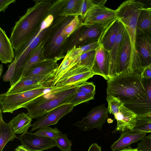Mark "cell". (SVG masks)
Here are the masks:
<instances>
[{
	"mask_svg": "<svg viewBox=\"0 0 151 151\" xmlns=\"http://www.w3.org/2000/svg\"><path fill=\"white\" fill-rule=\"evenodd\" d=\"M33 6L28 8L25 14L16 22L9 38L14 51L32 36L48 16L51 0H35Z\"/></svg>",
	"mask_w": 151,
	"mask_h": 151,
	"instance_id": "cell-1",
	"label": "cell"
},
{
	"mask_svg": "<svg viewBox=\"0 0 151 151\" xmlns=\"http://www.w3.org/2000/svg\"><path fill=\"white\" fill-rule=\"evenodd\" d=\"M144 81L139 73L119 74L107 81V96L116 97L123 103L143 99L147 95Z\"/></svg>",
	"mask_w": 151,
	"mask_h": 151,
	"instance_id": "cell-2",
	"label": "cell"
},
{
	"mask_svg": "<svg viewBox=\"0 0 151 151\" xmlns=\"http://www.w3.org/2000/svg\"><path fill=\"white\" fill-rule=\"evenodd\" d=\"M79 86H54L45 93L27 103L24 108L27 109V113L32 119L41 117L59 106L68 104Z\"/></svg>",
	"mask_w": 151,
	"mask_h": 151,
	"instance_id": "cell-3",
	"label": "cell"
},
{
	"mask_svg": "<svg viewBox=\"0 0 151 151\" xmlns=\"http://www.w3.org/2000/svg\"><path fill=\"white\" fill-rule=\"evenodd\" d=\"M74 17L63 16L53 18L44 37V54L46 59L59 60L64 58L66 55L65 49L67 39L62 35V31Z\"/></svg>",
	"mask_w": 151,
	"mask_h": 151,
	"instance_id": "cell-4",
	"label": "cell"
},
{
	"mask_svg": "<svg viewBox=\"0 0 151 151\" xmlns=\"http://www.w3.org/2000/svg\"><path fill=\"white\" fill-rule=\"evenodd\" d=\"M144 6L141 1L129 0L123 2L116 10L117 19L124 26L130 37L132 48V58L137 70L142 65L135 48L136 32L137 21Z\"/></svg>",
	"mask_w": 151,
	"mask_h": 151,
	"instance_id": "cell-5",
	"label": "cell"
},
{
	"mask_svg": "<svg viewBox=\"0 0 151 151\" xmlns=\"http://www.w3.org/2000/svg\"><path fill=\"white\" fill-rule=\"evenodd\" d=\"M53 19L52 15H48L31 38L19 49L14 51V59L17 60V62L14 77L10 84V86L15 84L20 78L22 74L23 66L28 56L44 40L45 35L48 27L52 23Z\"/></svg>",
	"mask_w": 151,
	"mask_h": 151,
	"instance_id": "cell-6",
	"label": "cell"
},
{
	"mask_svg": "<svg viewBox=\"0 0 151 151\" xmlns=\"http://www.w3.org/2000/svg\"><path fill=\"white\" fill-rule=\"evenodd\" d=\"M54 86L38 88L21 93L9 94L6 92L0 94V107L3 113L13 112L24 108L27 103L45 93Z\"/></svg>",
	"mask_w": 151,
	"mask_h": 151,
	"instance_id": "cell-7",
	"label": "cell"
},
{
	"mask_svg": "<svg viewBox=\"0 0 151 151\" xmlns=\"http://www.w3.org/2000/svg\"><path fill=\"white\" fill-rule=\"evenodd\" d=\"M109 24L82 25L67 38L65 46V53L66 54L68 50L74 46L79 48L98 41L103 32Z\"/></svg>",
	"mask_w": 151,
	"mask_h": 151,
	"instance_id": "cell-8",
	"label": "cell"
},
{
	"mask_svg": "<svg viewBox=\"0 0 151 151\" xmlns=\"http://www.w3.org/2000/svg\"><path fill=\"white\" fill-rule=\"evenodd\" d=\"M107 0L93 1L94 4L88 10L82 25L108 24L116 19V10L105 6Z\"/></svg>",
	"mask_w": 151,
	"mask_h": 151,
	"instance_id": "cell-9",
	"label": "cell"
},
{
	"mask_svg": "<svg viewBox=\"0 0 151 151\" xmlns=\"http://www.w3.org/2000/svg\"><path fill=\"white\" fill-rule=\"evenodd\" d=\"M56 71L47 75L23 78L11 86L6 92L9 94L15 93L38 88L51 86Z\"/></svg>",
	"mask_w": 151,
	"mask_h": 151,
	"instance_id": "cell-10",
	"label": "cell"
},
{
	"mask_svg": "<svg viewBox=\"0 0 151 151\" xmlns=\"http://www.w3.org/2000/svg\"><path fill=\"white\" fill-rule=\"evenodd\" d=\"M139 73L133 63L131 40L126 29L117 56L116 73L117 75L121 73Z\"/></svg>",
	"mask_w": 151,
	"mask_h": 151,
	"instance_id": "cell-11",
	"label": "cell"
},
{
	"mask_svg": "<svg viewBox=\"0 0 151 151\" xmlns=\"http://www.w3.org/2000/svg\"><path fill=\"white\" fill-rule=\"evenodd\" d=\"M108 108L103 104L92 109L86 117L78 121L74 125L84 131L96 128L101 130L102 126L108 118Z\"/></svg>",
	"mask_w": 151,
	"mask_h": 151,
	"instance_id": "cell-12",
	"label": "cell"
},
{
	"mask_svg": "<svg viewBox=\"0 0 151 151\" xmlns=\"http://www.w3.org/2000/svg\"><path fill=\"white\" fill-rule=\"evenodd\" d=\"M95 75L92 70L88 67L76 65L66 73L57 82L55 86H65L78 85L86 81Z\"/></svg>",
	"mask_w": 151,
	"mask_h": 151,
	"instance_id": "cell-13",
	"label": "cell"
},
{
	"mask_svg": "<svg viewBox=\"0 0 151 151\" xmlns=\"http://www.w3.org/2000/svg\"><path fill=\"white\" fill-rule=\"evenodd\" d=\"M83 0H58L53 1L48 15L53 18L58 16H80Z\"/></svg>",
	"mask_w": 151,
	"mask_h": 151,
	"instance_id": "cell-14",
	"label": "cell"
},
{
	"mask_svg": "<svg viewBox=\"0 0 151 151\" xmlns=\"http://www.w3.org/2000/svg\"><path fill=\"white\" fill-rule=\"evenodd\" d=\"M75 106L71 104H66L59 106L51 110L43 116L37 118L32 124L30 132L38 129L57 124L59 120L70 113Z\"/></svg>",
	"mask_w": 151,
	"mask_h": 151,
	"instance_id": "cell-15",
	"label": "cell"
},
{
	"mask_svg": "<svg viewBox=\"0 0 151 151\" xmlns=\"http://www.w3.org/2000/svg\"><path fill=\"white\" fill-rule=\"evenodd\" d=\"M17 138L22 145L32 151H43L55 146L54 140L36 135L25 131Z\"/></svg>",
	"mask_w": 151,
	"mask_h": 151,
	"instance_id": "cell-16",
	"label": "cell"
},
{
	"mask_svg": "<svg viewBox=\"0 0 151 151\" xmlns=\"http://www.w3.org/2000/svg\"><path fill=\"white\" fill-rule=\"evenodd\" d=\"M135 48L142 67L151 63V38L136 28Z\"/></svg>",
	"mask_w": 151,
	"mask_h": 151,
	"instance_id": "cell-17",
	"label": "cell"
},
{
	"mask_svg": "<svg viewBox=\"0 0 151 151\" xmlns=\"http://www.w3.org/2000/svg\"><path fill=\"white\" fill-rule=\"evenodd\" d=\"M110 61V51L100 45L96 50L95 60L91 70L95 75L101 76L108 81L109 78Z\"/></svg>",
	"mask_w": 151,
	"mask_h": 151,
	"instance_id": "cell-18",
	"label": "cell"
},
{
	"mask_svg": "<svg viewBox=\"0 0 151 151\" xmlns=\"http://www.w3.org/2000/svg\"><path fill=\"white\" fill-rule=\"evenodd\" d=\"M114 116L117 125L114 132L133 131L136 126L137 115L122 103L118 113Z\"/></svg>",
	"mask_w": 151,
	"mask_h": 151,
	"instance_id": "cell-19",
	"label": "cell"
},
{
	"mask_svg": "<svg viewBox=\"0 0 151 151\" xmlns=\"http://www.w3.org/2000/svg\"><path fill=\"white\" fill-rule=\"evenodd\" d=\"M81 55L79 49L75 46L68 50L59 65L54 76L52 86H55L61 77L67 71L77 65L78 60Z\"/></svg>",
	"mask_w": 151,
	"mask_h": 151,
	"instance_id": "cell-20",
	"label": "cell"
},
{
	"mask_svg": "<svg viewBox=\"0 0 151 151\" xmlns=\"http://www.w3.org/2000/svg\"><path fill=\"white\" fill-rule=\"evenodd\" d=\"M146 134L131 130L122 132L120 137L111 146L112 151L121 150L129 146L132 144L141 140Z\"/></svg>",
	"mask_w": 151,
	"mask_h": 151,
	"instance_id": "cell-21",
	"label": "cell"
},
{
	"mask_svg": "<svg viewBox=\"0 0 151 151\" xmlns=\"http://www.w3.org/2000/svg\"><path fill=\"white\" fill-rule=\"evenodd\" d=\"M58 61L55 59H46L44 61L37 64L26 71L18 81L28 76L51 74L57 71L59 66L57 63Z\"/></svg>",
	"mask_w": 151,
	"mask_h": 151,
	"instance_id": "cell-22",
	"label": "cell"
},
{
	"mask_svg": "<svg viewBox=\"0 0 151 151\" xmlns=\"http://www.w3.org/2000/svg\"><path fill=\"white\" fill-rule=\"evenodd\" d=\"M119 21L117 18L111 22L103 32L99 41L106 50L110 51L116 39Z\"/></svg>",
	"mask_w": 151,
	"mask_h": 151,
	"instance_id": "cell-23",
	"label": "cell"
},
{
	"mask_svg": "<svg viewBox=\"0 0 151 151\" xmlns=\"http://www.w3.org/2000/svg\"><path fill=\"white\" fill-rule=\"evenodd\" d=\"M10 39L5 31L0 28V59L3 63L12 62L14 59V52Z\"/></svg>",
	"mask_w": 151,
	"mask_h": 151,
	"instance_id": "cell-24",
	"label": "cell"
},
{
	"mask_svg": "<svg viewBox=\"0 0 151 151\" xmlns=\"http://www.w3.org/2000/svg\"><path fill=\"white\" fill-rule=\"evenodd\" d=\"M44 45L43 40L29 54L23 66L21 77L26 71L46 60L44 54Z\"/></svg>",
	"mask_w": 151,
	"mask_h": 151,
	"instance_id": "cell-25",
	"label": "cell"
},
{
	"mask_svg": "<svg viewBox=\"0 0 151 151\" xmlns=\"http://www.w3.org/2000/svg\"><path fill=\"white\" fill-rule=\"evenodd\" d=\"M125 30L126 28L119 21L116 39L112 49L110 51L111 61L109 73V78L114 76L116 75V63L117 58L119 47Z\"/></svg>",
	"mask_w": 151,
	"mask_h": 151,
	"instance_id": "cell-26",
	"label": "cell"
},
{
	"mask_svg": "<svg viewBox=\"0 0 151 151\" xmlns=\"http://www.w3.org/2000/svg\"><path fill=\"white\" fill-rule=\"evenodd\" d=\"M124 104L125 106L137 115L145 114L151 111V96L147 94L143 99L132 100Z\"/></svg>",
	"mask_w": 151,
	"mask_h": 151,
	"instance_id": "cell-27",
	"label": "cell"
},
{
	"mask_svg": "<svg viewBox=\"0 0 151 151\" xmlns=\"http://www.w3.org/2000/svg\"><path fill=\"white\" fill-rule=\"evenodd\" d=\"M32 119L28 113L22 112L14 117L9 123L14 133L19 134L27 131L32 126Z\"/></svg>",
	"mask_w": 151,
	"mask_h": 151,
	"instance_id": "cell-28",
	"label": "cell"
},
{
	"mask_svg": "<svg viewBox=\"0 0 151 151\" xmlns=\"http://www.w3.org/2000/svg\"><path fill=\"white\" fill-rule=\"evenodd\" d=\"M0 151H2L8 142L13 141L17 137L11 125L5 122L3 120L0 108Z\"/></svg>",
	"mask_w": 151,
	"mask_h": 151,
	"instance_id": "cell-29",
	"label": "cell"
},
{
	"mask_svg": "<svg viewBox=\"0 0 151 151\" xmlns=\"http://www.w3.org/2000/svg\"><path fill=\"white\" fill-rule=\"evenodd\" d=\"M136 28L151 38V8L144 7L139 15Z\"/></svg>",
	"mask_w": 151,
	"mask_h": 151,
	"instance_id": "cell-30",
	"label": "cell"
},
{
	"mask_svg": "<svg viewBox=\"0 0 151 151\" xmlns=\"http://www.w3.org/2000/svg\"><path fill=\"white\" fill-rule=\"evenodd\" d=\"M133 131L146 134L151 133V118L144 115H137L136 126Z\"/></svg>",
	"mask_w": 151,
	"mask_h": 151,
	"instance_id": "cell-31",
	"label": "cell"
},
{
	"mask_svg": "<svg viewBox=\"0 0 151 151\" xmlns=\"http://www.w3.org/2000/svg\"><path fill=\"white\" fill-rule=\"evenodd\" d=\"M80 17L75 16L63 29L62 34L67 39L71 34L82 26L83 22Z\"/></svg>",
	"mask_w": 151,
	"mask_h": 151,
	"instance_id": "cell-32",
	"label": "cell"
},
{
	"mask_svg": "<svg viewBox=\"0 0 151 151\" xmlns=\"http://www.w3.org/2000/svg\"><path fill=\"white\" fill-rule=\"evenodd\" d=\"M95 92L90 94L77 91L70 98L68 101V104H71L75 106L94 99Z\"/></svg>",
	"mask_w": 151,
	"mask_h": 151,
	"instance_id": "cell-33",
	"label": "cell"
},
{
	"mask_svg": "<svg viewBox=\"0 0 151 151\" xmlns=\"http://www.w3.org/2000/svg\"><path fill=\"white\" fill-rule=\"evenodd\" d=\"M96 50L87 52L82 54L78 60L76 65L88 67L91 70L95 60Z\"/></svg>",
	"mask_w": 151,
	"mask_h": 151,
	"instance_id": "cell-34",
	"label": "cell"
},
{
	"mask_svg": "<svg viewBox=\"0 0 151 151\" xmlns=\"http://www.w3.org/2000/svg\"><path fill=\"white\" fill-rule=\"evenodd\" d=\"M55 146L61 151H71V141L65 134H59L54 139Z\"/></svg>",
	"mask_w": 151,
	"mask_h": 151,
	"instance_id": "cell-35",
	"label": "cell"
},
{
	"mask_svg": "<svg viewBox=\"0 0 151 151\" xmlns=\"http://www.w3.org/2000/svg\"><path fill=\"white\" fill-rule=\"evenodd\" d=\"M61 133L56 127L52 128L49 127H46L38 129L33 133L38 136L54 140Z\"/></svg>",
	"mask_w": 151,
	"mask_h": 151,
	"instance_id": "cell-36",
	"label": "cell"
},
{
	"mask_svg": "<svg viewBox=\"0 0 151 151\" xmlns=\"http://www.w3.org/2000/svg\"><path fill=\"white\" fill-rule=\"evenodd\" d=\"M108 110L110 114L114 115L119 113L120 106L122 103L118 99L111 96H107Z\"/></svg>",
	"mask_w": 151,
	"mask_h": 151,
	"instance_id": "cell-37",
	"label": "cell"
},
{
	"mask_svg": "<svg viewBox=\"0 0 151 151\" xmlns=\"http://www.w3.org/2000/svg\"><path fill=\"white\" fill-rule=\"evenodd\" d=\"M17 62V60L14 59L12 63L8 66V69L2 77L4 82L9 81L10 84L12 83L14 76Z\"/></svg>",
	"mask_w": 151,
	"mask_h": 151,
	"instance_id": "cell-38",
	"label": "cell"
},
{
	"mask_svg": "<svg viewBox=\"0 0 151 151\" xmlns=\"http://www.w3.org/2000/svg\"><path fill=\"white\" fill-rule=\"evenodd\" d=\"M96 86L93 82H84L80 85L77 91L90 94L95 92Z\"/></svg>",
	"mask_w": 151,
	"mask_h": 151,
	"instance_id": "cell-39",
	"label": "cell"
},
{
	"mask_svg": "<svg viewBox=\"0 0 151 151\" xmlns=\"http://www.w3.org/2000/svg\"><path fill=\"white\" fill-rule=\"evenodd\" d=\"M94 4L93 0H83L81 5L80 17L83 20L88 9Z\"/></svg>",
	"mask_w": 151,
	"mask_h": 151,
	"instance_id": "cell-40",
	"label": "cell"
},
{
	"mask_svg": "<svg viewBox=\"0 0 151 151\" xmlns=\"http://www.w3.org/2000/svg\"><path fill=\"white\" fill-rule=\"evenodd\" d=\"M151 139L146 136L138 143L137 148L142 151H151Z\"/></svg>",
	"mask_w": 151,
	"mask_h": 151,
	"instance_id": "cell-41",
	"label": "cell"
},
{
	"mask_svg": "<svg viewBox=\"0 0 151 151\" xmlns=\"http://www.w3.org/2000/svg\"><path fill=\"white\" fill-rule=\"evenodd\" d=\"M99 41L91 43L79 48L81 54L87 52L96 50L100 46Z\"/></svg>",
	"mask_w": 151,
	"mask_h": 151,
	"instance_id": "cell-42",
	"label": "cell"
},
{
	"mask_svg": "<svg viewBox=\"0 0 151 151\" xmlns=\"http://www.w3.org/2000/svg\"><path fill=\"white\" fill-rule=\"evenodd\" d=\"M140 74L143 79H151V63L147 66L142 67Z\"/></svg>",
	"mask_w": 151,
	"mask_h": 151,
	"instance_id": "cell-43",
	"label": "cell"
},
{
	"mask_svg": "<svg viewBox=\"0 0 151 151\" xmlns=\"http://www.w3.org/2000/svg\"><path fill=\"white\" fill-rule=\"evenodd\" d=\"M16 1L15 0H0V12H5L10 4L14 3Z\"/></svg>",
	"mask_w": 151,
	"mask_h": 151,
	"instance_id": "cell-44",
	"label": "cell"
},
{
	"mask_svg": "<svg viewBox=\"0 0 151 151\" xmlns=\"http://www.w3.org/2000/svg\"><path fill=\"white\" fill-rule=\"evenodd\" d=\"M88 151H101V147L97 144L94 143L90 146Z\"/></svg>",
	"mask_w": 151,
	"mask_h": 151,
	"instance_id": "cell-45",
	"label": "cell"
},
{
	"mask_svg": "<svg viewBox=\"0 0 151 151\" xmlns=\"http://www.w3.org/2000/svg\"><path fill=\"white\" fill-rule=\"evenodd\" d=\"M14 151H32L26 148L23 146L22 145L18 146Z\"/></svg>",
	"mask_w": 151,
	"mask_h": 151,
	"instance_id": "cell-46",
	"label": "cell"
},
{
	"mask_svg": "<svg viewBox=\"0 0 151 151\" xmlns=\"http://www.w3.org/2000/svg\"><path fill=\"white\" fill-rule=\"evenodd\" d=\"M116 151H142L139 150L137 148H132L130 146L123 150Z\"/></svg>",
	"mask_w": 151,
	"mask_h": 151,
	"instance_id": "cell-47",
	"label": "cell"
},
{
	"mask_svg": "<svg viewBox=\"0 0 151 151\" xmlns=\"http://www.w3.org/2000/svg\"><path fill=\"white\" fill-rule=\"evenodd\" d=\"M3 71V66L2 64L0 65V77L1 76Z\"/></svg>",
	"mask_w": 151,
	"mask_h": 151,
	"instance_id": "cell-48",
	"label": "cell"
},
{
	"mask_svg": "<svg viewBox=\"0 0 151 151\" xmlns=\"http://www.w3.org/2000/svg\"><path fill=\"white\" fill-rule=\"evenodd\" d=\"M141 115H144L145 116H147L151 118V111L145 114Z\"/></svg>",
	"mask_w": 151,
	"mask_h": 151,
	"instance_id": "cell-49",
	"label": "cell"
},
{
	"mask_svg": "<svg viewBox=\"0 0 151 151\" xmlns=\"http://www.w3.org/2000/svg\"><path fill=\"white\" fill-rule=\"evenodd\" d=\"M149 138L151 139V134H150L147 136Z\"/></svg>",
	"mask_w": 151,
	"mask_h": 151,
	"instance_id": "cell-50",
	"label": "cell"
},
{
	"mask_svg": "<svg viewBox=\"0 0 151 151\" xmlns=\"http://www.w3.org/2000/svg\"></svg>",
	"mask_w": 151,
	"mask_h": 151,
	"instance_id": "cell-51",
	"label": "cell"
}]
</instances>
